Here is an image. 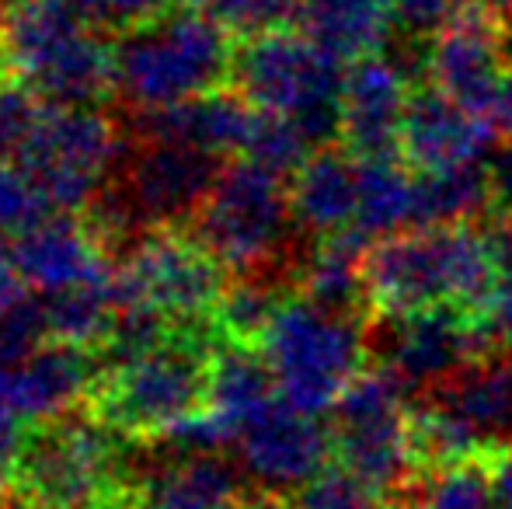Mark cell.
Listing matches in <instances>:
<instances>
[{
  "instance_id": "obj_21",
  "label": "cell",
  "mask_w": 512,
  "mask_h": 509,
  "mask_svg": "<svg viewBox=\"0 0 512 509\" xmlns=\"http://www.w3.org/2000/svg\"><path fill=\"white\" fill-rule=\"evenodd\" d=\"M429 401L443 405L485 440V447H512V356H485L429 391Z\"/></svg>"
},
{
  "instance_id": "obj_33",
  "label": "cell",
  "mask_w": 512,
  "mask_h": 509,
  "mask_svg": "<svg viewBox=\"0 0 512 509\" xmlns=\"http://www.w3.org/2000/svg\"><path fill=\"white\" fill-rule=\"evenodd\" d=\"M53 213L46 192L18 161H0V234L18 238Z\"/></svg>"
},
{
  "instance_id": "obj_6",
  "label": "cell",
  "mask_w": 512,
  "mask_h": 509,
  "mask_svg": "<svg viewBox=\"0 0 512 509\" xmlns=\"http://www.w3.org/2000/svg\"><path fill=\"white\" fill-rule=\"evenodd\" d=\"M283 182L248 157H230L189 231L227 265L230 276L269 272L300 290L307 255L293 252V238L304 231L293 220L290 185Z\"/></svg>"
},
{
  "instance_id": "obj_3",
  "label": "cell",
  "mask_w": 512,
  "mask_h": 509,
  "mask_svg": "<svg viewBox=\"0 0 512 509\" xmlns=\"http://www.w3.org/2000/svg\"><path fill=\"white\" fill-rule=\"evenodd\" d=\"M213 321L182 325L161 346L129 360L105 363L91 384L88 405L129 440H157L209 408L213 394Z\"/></svg>"
},
{
  "instance_id": "obj_43",
  "label": "cell",
  "mask_w": 512,
  "mask_h": 509,
  "mask_svg": "<svg viewBox=\"0 0 512 509\" xmlns=\"http://www.w3.org/2000/svg\"><path fill=\"white\" fill-rule=\"evenodd\" d=\"M492 499H512V447L492 450Z\"/></svg>"
},
{
  "instance_id": "obj_28",
  "label": "cell",
  "mask_w": 512,
  "mask_h": 509,
  "mask_svg": "<svg viewBox=\"0 0 512 509\" xmlns=\"http://www.w3.org/2000/svg\"><path fill=\"white\" fill-rule=\"evenodd\" d=\"M492 210V182L485 161H467L443 171H418V227L464 224Z\"/></svg>"
},
{
  "instance_id": "obj_26",
  "label": "cell",
  "mask_w": 512,
  "mask_h": 509,
  "mask_svg": "<svg viewBox=\"0 0 512 509\" xmlns=\"http://www.w3.org/2000/svg\"><path fill=\"white\" fill-rule=\"evenodd\" d=\"M356 224L373 238L418 227V171L401 157L359 161Z\"/></svg>"
},
{
  "instance_id": "obj_14",
  "label": "cell",
  "mask_w": 512,
  "mask_h": 509,
  "mask_svg": "<svg viewBox=\"0 0 512 509\" xmlns=\"http://www.w3.org/2000/svg\"><path fill=\"white\" fill-rule=\"evenodd\" d=\"M234 454L248 482L265 492H297L335 461L328 419L300 412L283 398L265 405L237 433Z\"/></svg>"
},
{
  "instance_id": "obj_9",
  "label": "cell",
  "mask_w": 512,
  "mask_h": 509,
  "mask_svg": "<svg viewBox=\"0 0 512 509\" xmlns=\"http://www.w3.org/2000/svg\"><path fill=\"white\" fill-rule=\"evenodd\" d=\"M411 391L391 367H366L324 419L331 426L335 461L391 499L422 475L411 440Z\"/></svg>"
},
{
  "instance_id": "obj_19",
  "label": "cell",
  "mask_w": 512,
  "mask_h": 509,
  "mask_svg": "<svg viewBox=\"0 0 512 509\" xmlns=\"http://www.w3.org/2000/svg\"><path fill=\"white\" fill-rule=\"evenodd\" d=\"M11 241L28 286L39 293L63 290V286L81 283V279L98 276L115 265L112 252L84 213L53 210L42 224Z\"/></svg>"
},
{
  "instance_id": "obj_5",
  "label": "cell",
  "mask_w": 512,
  "mask_h": 509,
  "mask_svg": "<svg viewBox=\"0 0 512 509\" xmlns=\"http://www.w3.org/2000/svg\"><path fill=\"white\" fill-rule=\"evenodd\" d=\"M237 39L196 7L175 4L161 18L115 35L119 109H164L227 88Z\"/></svg>"
},
{
  "instance_id": "obj_2",
  "label": "cell",
  "mask_w": 512,
  "mask_h": 509,
  "mask_svg": "<svg viewBox=\"0 0 512 509\" xmlns=\"http://www.w3.org/2000/svg\"><path fill=\"white\" fill-rule=\"evenodd\" d=\"M129 436L88 401L28 422L14 468L18 509H129Z\"/></svg>"
},
{
  "instance_id": "obj_8",
  "label": "cell",
  "mask_w": 512,
  "mask_h": 509,
  "mask_svg": "<svg viewBox=\"0 0 512 509\" xmlns=\"http://www.w3.org/2000/svg\"><path fill=\"white\" fill-rule=\"evenodd\" d=\"M279 398L310 415H328L342 391L366 370V328L359 318L317 307L293 293L262 339Z\"/></svg>"
},
{
  "instance_id": "obj_13",
  "label": "cell",
  "mask_w": 512,
  "mask_h": 509,
  "mask_svg": "<svg viewBox=\"0 0 512 509\" xmlns=\"http://www.w3.org/2000/svg\"><path fill=\"white\" fill-rule=\"evenodd\" d=\"M373 321L384 328L380 363L391 367L411 394L432 391L467 363L495 356L481 318L457 304H432L411 314H373Z\"/></svg>"
},
{
  "instance_id": "obj_23",
  "label": "cell",
  "mask_w": 512,
  "mask_h": 509,
  "mask_svg": "<svg viewBox=\"0 0 512 509\" xmlns=\"http://www.w3.org/2000/svg\"><path fill=\"white\" fill-rule=\"evenodd\" d=\"M373 245V234H366L359 224H349L335 234L314 238L300 272V293L314 300L317 307L335 314H349L359 318L370 311V297H366V252Z\"/></svg>"
},
{
  "instance_id": "obj_42",
  "label": "cell",
  "mask_w": 512,
  "mask_h": 509,
  "mask_svg": "<svg viewBox=\"0 0 512 509\" xmlns=\"http://www.w3.org/2000/svg\"><path fill=\"white\" fill-rule=\"evenodd\" d=\"M481 227H485V234H488V245H492L495 262H499V269H502V279H509L512 276V217L488 213V217L481 220Z\"/></svg>"
},
{
  "instance_id": "obj_31",
  "label": "cell",
  "mask_w": 512,
  "mask_h": 509,
  "mask_svg": "<svg viewBox=\"0 0 512 509\" xmlns=\"http://www.w3.org/2000/svg\"><path fill=\"white\" fill-rule=\"evenodd\" d=\"M178 4L203 11L234 39L300 25V0H178Z\"/></svg>"
},
{
  "instance_id": "obj_24",
  "label": "cell",
  "mask_w": 512,
  "mask_h": 509,
  "mask_svg": "<svg viewBox=\"0 0 512 509\" xmlns=\"http://www.w3.org/2000/svg\"><path fill=\"white\" fill-rule=\"evenodd\" d=\"M300 28L317 46L352 63L384 49L394 28V0H300Z\"/></svg>"
},
{
  "instance_id": "obj_10",
  "label": "cell",
  "mask_w": 512,
  "mask_h": 509,
  "mask_svg": "<svg viewBox=\"0 0 512 509\" xmlns=\"http://www.w3.org/2000/svg\"><path fill=\"white\" fill-rule=\"evenodd\" d=\"M122 150V126L115 112L98 105L46 102L39 123L14 161L35 178L53 210L84 213L102 192Z\"/></svg>"
},
{
  "instance_id": "obj_47",
  "label": "cell",
  "mask_w": 512,
  "mask_h": 509,
  "mask_svg": "<svg viewBox=\"0 0 512 509\" xmlns=\"http://www.w3.org/2000/svg\"><path fill=\"white\" fill-rule=\"evenodd\" d=\"M241 509H244V506H241Z\"/></svg>"
},
{
  "instance_id": "obj_11",
  "label": "cell",
  "mask_w": 512,
  "mask_h": 509,
  "mask_svg": "<svg viewBox=\"0 0 512 509\" xmlns=\"http://www.w3.org/2000/svg\"><path fill=\"white\" fill-rule=\"evenodd\" d=\"M230 269L185 227L150 231L115 262V304H143L178 325L213 321Z\"/></svg>"
},
{
  "instance_id": "obj_44",
  "label": "cell",
  "mask_w": 512,
  "mask_h": 509,
  "mask_svg": "<svg viewBox=\"0 0 512 509\" xmlns=\"http://www.w3.org/2000/svg\"><path fill=\"white\" fill-rule=\"evenodd\" d=\"M488 509H512V499H492V506Z\"/></svg>"
},
{
  "instance_id": "obj_30",
  "label": "cell",
  "mask_w": 512,
  "mask_h": 509,
  "mask_svg": "<svg viewBox=\"0 0 512 509\" xmlns=\"http://www.w3.org/2000/svg\"><path fill=\"white\" fill-rule=\"evenodd\" d=\"M314 150L317 147L307 140V133L297 126V119L283 116V112L258 109V123L251 129V140L241 157L276 171L279 178H293Z\"/></svg>"
},
{
  "instance_id": "obj_1",
  "label": "cell",
  "mask_w": 512,
  "mask_h": 509,
  "mask_svg": "<svg viewBox=\"0 0 512 509\" xmlns=\"http://www.w3.org/2000/svg\"><path fill=\"white\" fill-rule=\"evenodd\" d=\"M370 314H411L457 304L481 314L502 283V269L478 220L405 227L373 241L366 252Z\"/></svg>"
},
{
  "instance_id": "obj_12",
  "label": "cell",
  "mask_w": 512,
  "mask_h": 509,
  "mask_svg": "<svg viewBox=\"0 0 512 509\" xmlns=\"http://www.w3.org/2000/svg\"><path fill=\"white\" fill-rule=\"evenodd\" d=\"M129 509H241L251 489L227 447H189L171 436L129 440Z\"/></svg>"
},
{
  "instance_id": "obj_35",
  "label": "cell",
  "mask_w": 512,
  "mask_h": 509,
  "mask_svg": "<svg viewBox=\"0 0 512 509\" xmlns=\"http://www.w3.org/2000/svg\"><path fill=\"white\" fill-rule=\"evenodd\" d=\"M42 109L46 102L25 81H18L14 74H0V161H14L21 154Z\"/></svg>"
},
{
  "instance_id": "obj_7",
  "label": "cell",
  "mask_w": 512,
  "mask_h": 509,
  "mask_svg": "<svg viewBox=\"0 0 512 509\" xmlns=\"http://www.w3.org/2000/svg\"><path fill=\"white\" fill-rule=\"evenodd\" d=\"M349 63L338 60L300 25L237 39L230 88L255 109L297 119L314 147L342 140V84Z\"/></svg>"
},
{
  "instance_id": "obj_27",
  "label": "cell",
  "mask_w": 512,
  "mask_h": 509,
  "mask_svg": "<svg viewBox=\"0 0 512 509\" xmlns=\"http://www.w3.org/2000/svg\"><path fill=\"white\" fill-rule=\"evenodd\" d=\"M297 293V286L286 283L269 272H244V276H230L227 290H223L220 304L213 311V325L223 339L248 342V346H262L265 332L276 321L279 307Z\"/></svg>"
},
{
  "instance_id": "obj_15",
  "label": "cell",
  "mask_w": 512,
  "mask_h": 509,
  "mask_svg": "<svg viewBox=\"0 0 512 509\" xmlns=\"http://www.w3.org/2000/svg\"><path fill=\"white\" fill-rule=\"evenodd\" d=\"M512 56V32L488 0H464L443 32L425 46L422 70L432 84L478 112Z\"/></svg>"
},
{
  "instance_id": "obj_38",
  "label": "cell",
  "mask_w": 512,
  "mask_h": 509,
  "mask_svg": "<svg viewBox=\"0 0 512 509\" xmlns=\"http://www.w3.org/2000/svg\"><path fill=\"white\" fill-rule=\"evenodd\" d=\"M478 318H481V325H485L488 342H492V353L512 356V276L502 279L492 304H488Z\"/></svg>"
},
{
  "instance_id": "obj_40",
  "label": "cell",
  "mask_w": 512,
  "mask_h": 509,
  "mask_svg": "<svg viewBox=\"0 0 512 509\" xmlns=\"http://www.w3.org/2000/svg\"><path fill=\"white\" fill-rule=\"evenodd\" d=\"M488 182H492V210L512 217V140H502V147L488 161Z\"/></svg>"
},
{
  "instance_id": "obj_41",
  "label": "cell",
  "mask_w": 512,
  "mask_h": 509,
  "mask_svg": "<svg viewBox=\"0 0 512 509\" xmlns=\"http://www.w3.org/2000/svg\"><path fill=\"white\" fill-rule=\"evenodd\" d=\"M32 290L18 265V255H14V241L7 234H0V311L14 300H21L25 293Z\"/></svg>"
},
{
  "instance_id": "obj_46",
  "label": "cell",
  "mask_w": 512,
  "mask_h": 509,
  "mask_svg": "<svg viewBox=\"0 0 512 509\" xmlns=\"http://www.w3.org/2000/svg\"><path fill=\"white\" fill-rule=\"evenodd\" d=\"M384 509H401V506H398V503H387Z\"/></svg>"
},
{
  "instance_id": "obj_32",
  "label": "cell",
  "mask_w": 512,
  "mask_h": 509,
  "mask_svg": "<svg viewBox=\"0 0 512 509\" xmlns=\"http://www.w3.org/2000/svg\"><path fill=\"white\" fill-rule=\"evenodd\" d=\"M293 509H384L387 496L373 489L366 478L349 471L345 464L331 461L328 468L317 471L310 482L290 492Z\"/></svg>"
},
{
  "instance_id": "obj_39",
  "label": "cell",
  "mask_w": 512,
  "mask_h": 509,
  "mask_svg": "<svg viewBox=\"0 0 512 509\" xmlns=\"http://www.w3.org/2000/svg\"><path fill=\"white\" fill-rule=\"evenodd\" d=\"M28 422H21L18 415H11L7 408H0V499L11 496L14 485V468H18L21 443H25Z\"/></svg>"
},
{
  "instance_id": "obj_25",
  "label": "cell",
  "mask_w": 512,
  "mask_h": 509,
  "mask_svg": "<svg viewBox=\"0 0 512 509\" xmlns=\"http://www.w3.org/2000/svg\"><path fill=\"white\" fill-rule=\"evenodd\" d=\"M39 297L46 307L49 339L98 353L115 321V265L98 276L81 279V283L63 286V290L39 293Z\"/></svg>"
},
{
  "instance_id": "obj_18",
  "label": "cell",
  "mask_w": 512,
  "mask_h": 509,
  "mask_svg": "<svg viewBox=\"0 0 512 509\" xmlns=\"http://www.w3.org/2000/svg\"><path fill=\"white\" fill-rule=\"evenodd\" d=\"M102 360L95 349L53 342L35 349L28 360L0 367V408L21 422H42L88 401Z\"/></svg>"
},
{
  "instance_id": "obj_36",
  "label": "cell",
  "mask_w": 512,
  "mask_h": 509,
  "mask_svg": "<svg viewBox=\"0 0 512 509\" xmlns=\"http://www.w3.org/2000/svg\"><path fill=\"white\" fill-rule=\"evenodd\" d=\"M178 0H84L81 11L95 21L102 32L122 35L129 28H140L147 21L161 18L164 11H171Z\"/></svg>"
},
{
  "instance_id": "obj_20",
  "label": "cell",
  "mask_w": 512,
  "mask_h": 509,
  "mask_svg": "<svg viewBox=\"0 0 512 509\" xmlns=\"http://www.w3.org/2000/svg\"><path fill=\"white\" fill-rule=\"evenodd\" d=\"M293 220L307 238H324L356 224L359 210V161L342 147H317L304 168L290 178Z\"/></svg>"
},
{
  "instance_id": "obj_29",
  "label": "cell",
  "mask_w": 512,
  "mask_h": 509,
  "mask_svg": "<svg viewBox=\"0 0 512 509\" xmlns=\"http://www.w3.org/2000/svg\"><path fill=\"white\" fill-rule=\"evenodd\" d=\"M418 496L398 503L401 509H488L492 506V454L467 457L439 471H422L408 485Z\"/></svg>"
},
{
  "instance_id": "obj_4",
  "label": "cell",
  "mask_w": 512,
  "mask_h": 509,
  "mask_svg": "<svg viewBox=\"0 0 512 509\" xmlns=\"http://www.w3.org/2000/svg\"><path fill=\"white\" fill-rule=\"evenodd\" d=\"M0 56L7 74L42 102L102 105L115 98V35L102 32L74 0H11Z\"/></svg>"
},
{
  "instance_id": "obj_17",
  "label": "cell",
  "mask_w": 512,
  "mask_h": 509,
  "mask_svg": "<svg viewBox=\"0 0 512 509\" xmlns=\"http://www.w3.org/2000/svg\"><path fill=\"white\" fill-rule=\"evenodd\" d=\"M492 143V129L474 109H467L432 81L411 84L405 119H401V157L408 168L443 171L481 161Z\"/></svg>"
},
{
  "instance_id": "obj_45",
  "label": "cell",
  "mask_w": 512,
  "mask_h": 509,
  "mask_svg": "<svg viewBox=\"0 0 512 509\" xmlns=\"http://www.w3.org/2000/svg\"><path fill=\"white\" fill-rule=\"evenodd\" d=\"M7 7H11V0H0V25H4V18H7Z\"/></svg>"
},
{
  "instance_id": "obj_16",
  "label": "cell",
  "mask_w": 512,
  "mask_h": 509,
  "mask_svg": "<svg viewBox=\"0 0 512 509\" xmlns=\"http://www.w3.org/2000/svg\"><path fill=\"white\" fill-rule=\"evenodd\" d=\"M411 81L384 49L366 53L345 67L342 84V147L356 161L401 157V119H405ZM405 161V157H401Z\"/></svg>"
},
{
  "instance_id": "obj_22",
  "label": "cell",
  "mask_w": 512,
  "mask_h": 509,
  "mask_svg": "<svg viewBox=\"0 0 512 509\" xmlns=\"http://www.w3.org/2000/svg\"><path fill=\"white\" fill-rule=\"evenodd\" d=\"M276 398L279 384L262 346H248V342H234L220 335L213 356V394H209L206 415L216 422L223 440L234 447L237 433Z\"/></svg>"
},
{
  "instance_id": "obj_34",
  "label": "cell",
  "mask_w": 512,
  "mask_h": 509,
  "mask_svg": "<svg viewBox=\"0 0 512 509\" xmlns=\"http://www.w3.org/2000/svg\"><path fill=\"white\" fill-rule=\"evenodd\" d=\"M46 342H49V321H46L42 297L35 290H28L25 297L0 311V367H14V363L28 360Z\"/></svg>"
},
{
  "instance_id": "obj_37",
  "label": "cell",
  "mask_w": 512,
  "mask_h": 509,
  "mask_svg": "<svg viewBox=\"0 0 512 509\" xmlns=\"http://www.w3.org/2000/svg\"><path fill=\"white\" fill-rule=\"evenodd\" d=\"M460 4L464 0H394V32L429 46V39L443 32V25L457 14Z\"/></svg>"
}]
</instances>
